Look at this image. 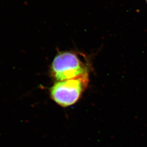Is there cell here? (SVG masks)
<instances>
[{
	"instance_id": "obj_2",
	"label": "cell",
	"mask_w": 147,
	"mask_h": 147,
	"mask_svg": "<svg viewBox=\"0 0 147 147\" xmlns=\"http://www.w3.org/2000/svg\"><path fill=\"white\" fill-rule=\"evenodd\" d=\"M89 74L77 78L56 82L50 89L51 98L61 107L77 102L89 83Z\"/></svg>"
},
{
	"instance_id": "obj_1",
	"label": "cell",
	"mask_w": 147,
	"mask_h": 147,
	"mask_svg": "<svg viewBox=\"0 0 147 147\" xmlns=\"http://www.w3.org/2000/svg\"><path fill=\"white\" fill-rule=\"evenodd\" d=\"M84 57L75 51H61L56 56L50 67V74L56 82L71 79L89 74Z\"/></svg>"
},
{
	"instance_id": "obj_3",
	"label": "cell",
	"mask_w": 147,
	"mask_h": 147,
	"mask_svg": "<svg viewBox=\"0 0 147 147\" xmlns=\"http://www.w3.org/2000/svg\"><path fill=\"white\" fill-rule=\"evenodd\" d=\"M146 2H147V0H146Z\"/></svg>"
}]
</instances>
